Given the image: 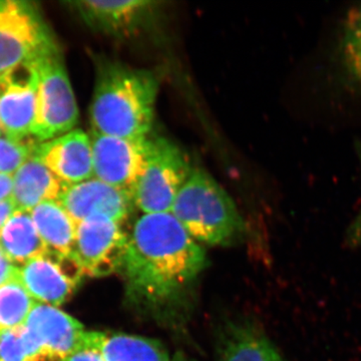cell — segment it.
Returning a JSON list of instances; mask_svg holds the SVG:
<instances>
[{
	"instance_id": "cell-25",
	"label": "cell",
	"mask_w": 361,
	"mask_h": 361,
	"mask_svg": "<svg viewBox=\"0 0 361 361\" xmlns=\"http://www.w3.org/2000/svg\"><path fill=\"white\" fill-rule=\"evenodd\" d=\"M61 361H106L103 355L92 348H82Z\"/></svg>"
},
{
	"instance_id": "cell-6",
	"label": "cell",
	"mask_w": 361,
	"mask_h": 361,
	"mask_svg": "<svg viewBox=\"0 0 361 361\" xmlns=\"http://www.w3.org/2000/svg\"><path fill=\"white\" fill-rule=\"evenodd\" d=\"M56 44L54 33L35 4L0 0V78L14 66L39 58Z\"/></svg>"
},
{
	"instance_id": "cell-17",
	"label": "cell",
	"mask_w": 361,
	"mask_h": 361,
	"mask_svg": "<svg viewBox=\"0 0 361 361\" xmlns=\"http://www.w3.org/2000/svg\"><path fill=\"white\" fill-rule=\"evenodd\" d=\"M0 250L16 267H21L49 251L30 213L26 211L14 212L0 230Z\"/></svg>"
},
{
	"instance_id": "cell-11",
	"label": "cell",
	"mask_w": 361,
	"mask_h": 361,
	"mask_svg": "<svg viewBox=\"0 0 361 361\" xmlns=\"http://www.w3.org/2000/svg\"><path fill=\"white\" fill-rule=\"evenodd\" d=\"M25 327L37 342L45 360L61 361L84 345V325L58 307L37 302Z\"/></svg>"
},
{
	"instance_id": "cell-3",
	"label": "cell",
	"mask_w": 361,
	"mask_h": 361,
	"mask_svg": "<svg viewBox=\"0 0 361 361\" xmlns=\"http://www.w3.org/2000/svg\"><path fill=\"white\" fill-rule=\"evenodd\" d=\"M171 213L199 244L232 245L245 235V222L231 196L201 168L193 169Z\"/></svg>"
},
{
	"instance_id": "cell-21",
	"label": "cell",
	"mask_w": 361,
	"mask_h": 361,
	"mask_svg": "<svg viewBox=\"0 0 361 361\" xmlns=\"http://www.w3.org/2000/svg\"><path fill=\"white\" fill-rule=\"evenodd\" d=\"M16 273L6 283L0 285V334L23 326L37 303L26 291Z\"/></svg>"
},
{
	"instance_id": "cell-9",
	"label": "cell",
	"mask_w": 361,
	"mask_h": 361,
	"mask_svg": "<svg viewBox=\"0 0 361 361\" xmlns=\"http://www.w3.org/2000/svg\"><path fill=\"white\" fill-rule=\"evenodd\" d=\"M94 178L125 192L133 199L144 169L149 137L126 139L90 130Z\"/></svg>"
},
{
	"instance_id": "cell-2",
	"label": "cell",
	"mask_w": 361,
	"mask_h": 361,
	"mask_svg": "<svg viewBox=\"0 0 361 361\" xmlns=\"http://www.w3.org/2000/svg\"><path fill=\"white\" fill-rule=\"evenodd\" d=\"M94 66L92 132L126 139L148 137L160 89L155 73L106 58H97Z\"/></svg>"
},
{
	"instance_id": "cell-12",
	"label": "cell",
	"mask_w": 361,
	"mask_h": 361,
	"mask_svg": "<svg viewBox=\"0 0 361 361\" xmlns=\"http://www.w3.org/2000/svg\"><path fill=\"white\" fill-rule=\"evenodd\" d=\"M59 202L75 224L92 216H104L123 225L135 209L129 195L96 178L66 187Z\"/></svg>"
},
{
	"instance_id": "cell-28",
	"label": "cell",
	"mask_w": 361,
	"mask_h": 361,
	"mask_svg": "<svg viewBox=\"0 0 361 361\" xmlns=\"http://www.w3.org/2000/svg\"><path fill=\"white\" fill-rule=\"evenodd\" d=\"M13 190V175L0 174V200L11 197Z\"/></svg>"
},
{
	"instance_id": "cell-26",
	"label": "cell",
	"mask_w": 361,
	"mask_h": 361,
	"mask_svg": "<svg viewBox=\"0 0 361 361\" xmlns=\"http://www.w3.org/2000/svg\"><path fill=\"white\" fill-rule=\"evenodd\" d=\"M16 270H18V267L11 264L8 259L0 250V285L6 283L7 280L13 278L16 275Z\"/></svg>"
},
{
	"instance_id": "cell-10",
	"label": "cell",
	"mask_w": 361,
	"mask_h": 361,
	"mask_svg": "<svg viewBox=\"0 0 361 361\" xmlns=\"http://www.w3.org/2000/svg\"><path fill=\"white\" fill-rule=\"evenodd\" d=\"M18 279L37 302L59 307L68 302L85 276L75 256L44 255L18 267Z\"/></svg>"
},
{
	"instance_id": "cell-23",
	"label": "cell",
	"mask_w": 361,
	"mask_h": 361,
	"mask_svg": "<svg viewBox=\"0 0 361 361\" xmlns=\"http://www.w3.org/2000/svg\"><path fill=\"white\" fill-rule=\"evenodd\" d=\"M39 142L32 139L14 142L0 135V174L14 175L30 156Z\"/></svg>"
},
{
	"instance_id": "cell-19",
	"label": "cell",
	"mask_w": 361,
	"mask_h": 361,
	"mask_svg": "<svg viewBox=\"0 0 361 361\" xmlns=\"http://www.w3.org/2000/svg\"><path fill=\"white\" fill-rule=\"evenodd\" d=\"M220 361H284L269 339L248 325H233L221 343Z\"/></svg>"
},
{
	"instance_id": "cell-27",
	"label": "cell",
	"mask_w": 361,
	"mask_h": 361,
	"mask_svg": "<svg viewBox=\"0 0 361 361\" xmlns=\"http://www.w3.org/2000/svg\"><path fill=\"white\" fill-rule=\"evenodd\" d=\"M14 212H16V208L11 197L4 199V200H0V230L6 225Z\"/></svg>"
},
{
	"instance_id": "cell-29",
	"label": "cell",
	"mask_w": 361,
	"mask_h": 361,
	"mask_svg": "<svg viewBox=\"0 0 361 361\" xmlns=\"http://www.w3.org/2000/svg\"><path fill=\"white\" fill-rule=\"evenodd\" d=\"M2 135V134H1V130H0V135Z\"/></svg>"
},
{
	"instance_id": "cell-13",
	"label": "cell",
	"mask_w": 361,
	"mask_h": 361,
	"mask_svg": "<svg viewBox=\"0 0 361 361\" xmlns=\"http://www.w3.org/2000/svg\"><path fill=\"white\" fill-rule=\"evenodd\" d=\"M39 78L25 73L0 78V130L7 139H32L37 111Z\"/></svg>"
},
{
	"instance_id": "cell-16",
	"label": "cell",
	"mask_w": 361,
	"mask_h": 361,
	"mask_svg": "<svg viewBox=\"0 0 361 361\" xmlns=\"http://www.w3.org/2000/svg\"><path fill=\"white\" fill-rule=\"evenodd\" d=\"M82 348L96 349L106 361H173L160 341L132 334L87 331Z\"/></svg>"
},
{
	"instance_id": "cell-14",
	"label": "cell",
	"mask_w": 361,
	"mask_h": 361,
	"mask_svg": "<svg viewBox=\"0 0 361 361\" xmlns=\"http://www.w3.org/2000/svg\"><path fill=\"white\" fill-rule=\"evenodd\" d=\"M37 154L42 163L68 186L94 178L92 140L82 130L75 129L39 144Z\"/></svg>"
},
{
	"instance_id": "cell-1",
	"label": "cell",
	"mask_w": 361,
	"mask_h": 361,
	"mask_svg": "<svg viewBox=\"0 0 361 361\" xmlns=\"http://www.w3.org/2000/svg\"><path fill=\"white\" fill-rule=\"evenodd\" d=\"M206 265L205 250L172 213L142 214L129 234L121 273L130 298L157 305L177 298Z\"/></svg>"
},
{
	"instance_id": "cell-8",
	"label": "cell",
	"mask_w": 361,
	"mask_h": 361,
	"mask_svg": "<svg viewBox=\"0 0 361 361\" xmlns=\"http://www.w3.org/2000/svg\"><path fill=\"white\" fill-rule=\"evenodd\" d=\"M87 27L114 39L135 37L153 25L163 2L151 0H80L68 2Z\"/></svg>"
},
{
	"instance_id": "cell-5",
	"label": "cell",
	"mask_w": 361,
	"mask_h": 361,
	"mask_svg": "<svg viewBox=\"0 0 361 361\" xmlns=\"http://www.w3.org/2000/svg\"><path fill=\"white\" fill-rule=\"evenodd\" d=\"M193 167L185 152L164 137H149L147 158L133 194L142 214L169 213Z\"/></svg>"
},
{
	"instance_id": "cell-22",
	"label": "cell",
	"mask_w": 361,
	"mask_h": 361,
	"mask_svg": "<svg viewBox=\"0 0 361 361\" xmlns=\"http://www.w3.org/2000/svg\"><path fill=\"white\" fill-rule=\"evenodd\" d=\"M0 361H47L25 325L0 334Z\"/></svg>"
},
{
	"instance_id": "cell-24",
	"label": "cell",
	"mask_w": 361,
	"mask_h": 361,
	"mask_svg": "<svg viewBox=\"0 0 361 361\" xmlns=\"http://www.w3.org/2000/svg\"><path fill=\"white\" fill-rule=\"evenodd\" d=\"M355 152L357 155L358 161L360 165V175H361V144L356 142ZM346 241L349 245L357 246L361 245V206L357 215L355 216V220L349 226L348 230V235H346Z\"/></svg>"
},
{
	"instance_id": "cell-7",
	"label": "cell",
	"mask_w": 361,
	"mask_h": 361,
	"mask_svg": "<svg viewBox=\"0 0 361 361\" xmlns=\"http://www.w3.org/2000/svg\"><path fill=\"white\" fill-rule=\"evenodd\" d=\"M129 234L123 225L104 216H92L77 224L73 256L85 275L106 277L122 272Z\"/></svg>"
},
{
	"instance_id": "cell-4",
	"label": "cell",
	"mask_w": 361,
	"mask_h": 361,
	"mask_svg": "<svg viewBox=\"0 0 361 361\" xmlns=\"http://www.w3.org/2000/svg\"><path fill=\"white\" fill-rule=\"evenodd\" d=\"M35 63L39 85L32 137L42 144L75 130L78 108L59 44L42 52Z\"/></svg>"
},
{
	"instance_id": "cell-15",
	"label": "cell",
	"mask_w": 361,
	"mask_h": 361,
	"mask_svg": "<svg viewBox=\"0 0 361 361\" xmlns=\"http://www.w3.org/2000/svg\"><path fill=\"white\" fill-rule=\"evenodd\" d=\"M68 186L42 163L35 149L13 175L11 199L16 211L30 212L42 202L59 201Z\"/></svg>"
},
{
	"instance_id": "cell-20",
	"label": "cell",
	"mask_w": 361,
	"mask_h": 361,
	"mask_svg": "<svg viewBox=\"0 0 361 361\" xmlns=\"http://www.w3.org/2000/svg\"><path fill=\"white\" fill-rule=\"evenodd\" d=\"M338 59L345 78L361 89V4L346 14L339 39Z\"/></svg>"
},
{
	"instance_id": "cell-18",
	"label": "cell",
	"mask_w": 361,
	"mask_h": 361,
	"mask_svg": "<svg viewBox=\"0 0 361 361\" xmlns=\"http://www.w3.org/2000/svg\"><path fill=\"white\" fill-rule=\"evenodd\" d=\"M30 213L47 250L59 255H73L77 224L59 201L42 202Z\"/></svg>"
}]
</instances>
